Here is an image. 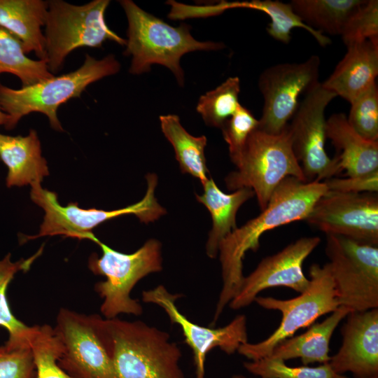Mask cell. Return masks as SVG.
I'll list each match as a JSON object with an SVG mask.
<instances>
[{
	"label": "cell",
	"mask_w": 378,
	"mask_h": 378,
	"mask_svg": "<svg viewBox=\"0 0 378 378\" xmlns=\"http://www.w3.org/2000/svg\"><path fill=\"white\" fill-rule=\"evenodd\" d=\"M328 190L324 182H306L288 176L277 186L258 216L237 227L220 242L218 254L223 285L212 326L241 286L246 253L258 249L260 238L267 231L305 220L317 200Z\"/></svg>",
	"instance_id": "cell-1"
},
{
	"label": "cell",
	"mask_w": 378,
	"mask_h": 378,
	"mask_svg": "<svg viewBox=\"0 0 378 378\" xmlns=\"http://www.w3.org/2000/svg\"><path fill=\"white\" fill-rule=\"evenodd\" d=\"M127 18L126 48L123 54L132 56L129 71L139 75L150 70L153 64L168 68L178 85H184L181 57L196 50H218L220 42L199 41L190 34V27L181 24L173 27L139 8L131 0L119 1Z\"/></svg>",
	"instance_id": "cell-2"
},
{
	"label": "cell",
	"mask_w": 378,
	"mask_h": 378,
	"mask_svg": "<svg viewBox=\"0 0 378 378\" xmlns=\"http://www.w3.org/2000/svg\"><path fill=\"white\" fill-rule=\"evenodd\" d=\"M116 378H185L181 351L169 335L140 321L104 318Z\"/></svg>",
	"instance_id": "cell-3"
},
{
	"label": "cell",
	"mask_w": 378,
	"mask_h": 378,
	"mask_svg": "<svg viewBox=\"0 0 378 378\" xmlns=\"http://www.w3.org/2000/svg\"><path fill=\"white\" fill-rule=\"evenodd\" d=\"M120 69V64L112 54L100 59L86 54L83 64L67 74L20 89L10 88L0 82V104L10 118L6 130L14 128L23 116L38 112L47 116L54 130L63 131L57 114L59 106L71 99L80 97L89 85L114 75Z\"/></svg>",
	"instance_id": "cell-4"
},
{
	"label": "cell",
	"mask_w": 378,
	"mask_h": 378,
	"mask_svg": "<svg viewBox=\"0 0 378 378\" xmlns=\"http://www.w3.org/2000/svg\"><path fill=\"white\" fill-rule=\"evenodd\" d=\"M88 239L97 244L102 251L100 257L92 254L88 267L94 274L106 277L94 286L103 299L100 311L104 318H113L120 314L141 315L142 306L130 297V293L142 278L162 270L161 243L150 239L135 252L124 253L111 248L93 234Z\"/></svg>",
	"instance_id": "cell-5"
},
{
	"label": "cell",
	"mask_w": 378,
	"mask_h": 378,
	"mask_svg": "<svg viewBox=\"0 0 378 378\" xmlns=\"http://www.w3.org/2000/svg\"><path fill=\"white\" fill-rule=\"evenodd\" d=\"M235 165L237 170L225 178L227 188L230 190L251 189L261 210L286 178L292 176L307 182L293 150L288 127L278 134L258 128L254 130Z\"/></svg>",
	"instance_id": "cell-6"
},
{
	"label": "cell",
	"mask_w": 378,
	"mask_h": 378,
	"mask_svg": "<svg viewBox=\"0 0 378 378\" xmlns=\"http://www.w3.org/2000/svg\"><path fill=\"white\" fill-rule=\"evenodd\" d=\"M109 4V0H93L82 6L62 0L48 1L43 33L45 60L52 74L59 71L66 56L75 49L101 48L106 41L125 46L126 40L106 23Z\"/></svg>",
	"instance_id": "cell-7"
},
{
	"label": "cell",
	"mask_w": 378,
	"mask_h": 378,
	"mask_svg": "<svg viewBox=\"0 0 378 378\" xmlns=\"http://www.w3.org/2000/svg\"><path fill=\"white\" fill-rule=\"evenodd\" d=\"M147 190L144 197L128 206L106 211L97 209H83L77 203L62 206L55 192L44 189L41 183L32 185L31 200L45 211L40 231L36 235L27 237V239L44 236L63 235L66 237L87 239L92 230L102 223L124 215L133 214L141 223L154 222L167 214L155 197L158 176L154 173L146 176Z\"/></svg>",
	"instance_id": "cell-8"
},
{
	"label": "cell",
	"mask_w": 378,
	"mask_h": 378,
	"mask_svg": "<svg viewBox=\"0 0 378 378\" xmlns=\"http://www.w3.org/2000/svg\"><path fill=\"white\" fill-rule=\"evenodd\" d=\"M309 285L296 298L279 300L272 297H256L261 307L281 312L279 327L267 339L255 344H241L237 352L251 360L270 356L282 341L293 337L300 328L309 327L320 316L334 312L340 305L335 283L328 263L313 264L309 268Z\"/></svg>",
	"instance_id": "cell-9"
},
{
	"label": "cell",
	"mask_w": 378,
	"mask_h": 378,
	"mask_svg": "<svg viewBox=\"0 0 378 378\" xmlns=\"http://www.w3.org/2000/svg\"><path fill=\"white\" fill-rule=\"evenodd\" d=\"M325 251L340 305L351 312L378 308V246L327 234Z\"/></svg>",
	"instance_id": "cell-10"
},
{
	"label": "cell",
	"mask_w": 378,
	"mask_h": 378,
	"mask_svg": "<svg viewBox=\"0 0 378 378\" xmlns=\"http://www.w3.org/2000/svg\"><path fill=\"white\" fill-rule=\"evenodd\" d=\"M53 329L63 346L58 363L69 374L75 378H116L104 318L61 308Z\"/></svg>",
	"instance_id": "cell-11"
},
{
	"label": "cell",
	"mask_w": 378,
	"mask_h": 378,
	"mask_svg": "<svg viewBox=\"0 0 378 378\" xmlns=\"http://www.w3.org/2000/svg\"><path fill=\"white\" fill-rule=\"evenodd\" d=\"M336 97L318 83L304 94L288 126L293 150L307 182H321L342 172L337 159L326 150L325 111Z\"/></svg>",
	"instance_id": "cell-12"
},
{
	"label": "cell",
	"mask_w": 378,
	"mask_h": 378,
	"mask_svg": "<svg viewBox=\"0 0 378 378\" xmlns=\"http://www.w3.org/2000/svg\"><path fill=\"white\" fill-rule=\"evenodd\" d=\"M321 59L313 55L299 63H280L265 69L258 78L264 104L258 129L272 134L284 131L295 115L299 98L319 82Z\"/></svg>",
	"instance_id": "cell-13"
},
{
	"label": "cell",
	"mask_w": 378,
	"mask_h": 378,
	"mask_svg": "<svg viewBox=\"0 0 378 378\" xmlns=\"http://www.w3.org/2000/svg\"><path fill=\"white\" fill-rule=\"evenodd\" d=\"M305 220L326 234L378 246V197L374 192L328 190Z\"/></svg>",
	"instance_id": "cell-14"
},
{
	"label": "cell",
	"mask_w": 378,
	"mask_h": 378,
	"mask_svg": "<svg viewBox=\"0 0 378 378\" xmlns=\"http://www.w3.org/2000/svg\"><path fill=\"white\" fill-rule=\"evenodd\" d=\"M180 297L181 295L169 293L163 285L142 292L144 302L158 305L172 323L180 326L185 342L192 351L195 378H205L206 357L211 349L218 347L230 355L248 342L246 318L238 315L224 327H204L190 321L179 312L176 300Z\"/></svg>",
	"instance_id": "cell-15"
},
{
	"label": "cell",
	"mask_w": 378,
	"mask_h": 378,
	"mask_svg": "<svg viewBox=\"0 0 378 378\" xmlns=\"http://www.w3.org/2000/svg\"><path fill=\"white\" fill-rule=\"evenodd\" d=\"M321 238L305 237L295 240L278 253L267 256L247 276L228 304L234 310L251 304L259 293L265 289L284 286L300 293L309 285L302 270L303 262L318 246Z\"/></svg>",
	"instance_id": "cell-16"
},
{
	"label": "cell",
	"mask_w": 378,
	"mask_h": 378,
	"mask_svg": "<svg viewBox=\"0 0 378 378\" xmlns=\"http://www.w3.org/2000/svg\"><path fill=\"white\" fill-rule=\"evenodd\" d=\"M341 333L342 343L328 363L335 374L351 372L356 378L378 377V308L351 312Z\"/></svg>",
	"instance_id": "cell-17"
},
{
	"label": "cell",
	"mask_w": 378,
	"mask_h": 378,
	"mask_svg": "<svg viewBox=\"0 0 378 378\" xmlns=\"http://www.w3.org/2000/svg\"><path fill=\"white\" fill-rule=\"evenodd\" d=\"M346 48L343 58L321 84L351 104L376 83L378 40H366Z\"/></svg>",
	"instance_id": "cell-18"
},
{
	"label": "cell",
	"mask_w": 378,
	"mask_h": 378,
	"mask_svg": "<svg viewBox=\"0 0 378 378\" xmlns=\"http://www.w3.org/2000/svg\"><path fill=\"white\" fill-rule=\"evenodd\" d=\"M326 135L338 152L335 157L346 176L378 171V141L360 136L349 124L344 113H334L326 120Z\"/></svg>",
	"instance_id": "cell-19"
},
{
	"label": "cell",
	"mask_w": 378,
	"mask_h": 378,
	"mask_svg": "<svg viewBox=\"0 0 378 378\" xmlns=\"http://www.w3.org/2000/svg\"><path fill=\"white\" fill-rule=\"evenodd\" d=\"M0 159L8 168V188L41 183L49 174L47 161L42 156L40 140L34 130L25 136L0 132Z\"/></svg>",
	"instance_id": "cell-20"
},
{
	"label": "cell",
	"mask_w": 378,
	"mask_h": 378,
	"mask_svg": "<svg viewBox=\"0 0 378 378\" xmlns=\"http://www.w3.org/2000/svg\"><path fill=\"white\" fill-rule=\"evenodd\" d=\"M48 1L42 0H0V28L16 38L27 54L34 52L38 59L46 57L42 31Z\"/></svg>",
	"instance_id": "cell-21"
},
{
	"label": "cell",
	"mask_w": 378,
	"mask_h": 378,
	"mask_svg": "<svg viewBox=\"0 0 378 378\" xmlns=\"http://www.w3.org/2000/svg\"><path fill=\"white\" fill-rule=\"evenodd\" d=\"M203 188L202 195L195 194V197L211 214L212 227L206 243V253L209 258H215L218 254L220 242L237 227L236 216L239 209L255 194L246 188H239L230 194L225 193L212 178H209Z\"/></svg>",
	"instance_id": "cell-22"
},
{
	"label": "cell",
	"mask_w": 378,
	"mask_h": 378,
	"mask_svg": "<svg viewBox=\"0 0 378 378\" xmlns=\"http://www.w3.org/2000/svg\"><path fill=\"white\" fill-rule=\"evenodd\" d=\"M350 312L340 306L322 322L311 325L309 329L298 336L279 343L270 356L283 360L299 358L304 366L313 363H328L329 344L334 330Z\"/></svg>",
	"instance_id": "cell-23"
},
{
	"label": "cell",
	"mask_w": 378,
	"mask_h": 378,
	"mask_svg": "<svg viewBox=\"0 0 378 378\" xmlns=\"http://www.w3.org/2000/svg\"><path fill=\"white\" fill-rule=\"evenodd\" d=\"M160 122L164 136L174 149L181 172L199 179L203 186L209 178L204 155L206 137L189 134L176 115H160Z\"/></svg>",
	"instance_id": "cell-24"
},
{
	"label": "cell",
	"mask_w": 378,
	"mask_h": 378,
	"mask_svg": "<svg viewBox=\"0 0 378 378\" xmlns=\"http://www.w3.org/2000/svg\"><path fill=\"white\" fill-rule=\"evenodd\" d=\"M365 0H292L295 13L311 28L330 35H341L350 15Z\"/></svg>",
	"instance_id": "cell-25"
},
{
	"label": "cell",
	"mask_w": 378,
	"mask_h": 378,
	"mask_svg": "<svg viewBox=\"0 0 378 378\" xmlns=\"http://www.w3.org/2000/svg\"><path fill=\"white\" fill-rule=\"evenodd\" d=\"M43 246L33 255L18 261L11 260L10 253L0 260V326L8 333L6 344L10 347H30V340L34 335L36 326H28L12 313L6 298V290L15 275L27 272L35 260L41 255Z\"/></svg>",
	"instance_id": "cell-26"
},
{
	"label": "cell",
	"mask_w": 378,
	"mask_h": 378,
	"mask_svg": "<svg viewBox=\"0 0 378 378\" xmlns=\"http://www.w3.org/2000/svg\"><path fill=\"white\" fill-rule=\"evenodd\" d=\"M238 6L266 13L271 20L267 27V32L279 42L288 43L291 40V31L294 28H301L307 31L322 47H326L332 42L329 37L306 24L289 3L277 0H253L238 1Z\"/></svg>",
	"instance_id": "cell-27"
},
{
	"label": "cell",
	"mask_w": 378,
	"mask_h": 378,
	"mask_svg": "<svg viewBox=\"0 0 378 378\" xmlns=\"http://www.w3.org/2000/svg\"><path fill=\"white\" fill-rule=\"evenodd\" d=\"M9 73L17 76L22 87L51 78L44 59H32L24 51L21 43L0 28V74Z\"/></svg>",
	"instance_id": "cell-28"
},
{
	"label": "cell",
	"mask_w": 378,
	"mask_h": 378,
	"mask_svg": "<svg viewBox=\"0 0 378 378\" xmlns=\"http://www.w3.org/2000/svg\"><path fill=\"white\" fill-rule=\"evenodd\" d=\"M239 92V78L237 76L230 77L217 88L200 97L197 111L206 125L221 128L240 105Z\"/></svg>",
	"instance_id": "cell-29"
},
{
	"label": "cell",
	"mask_w": 378,
	"mask_h": 378,
	"mask_svg": "<svg viewBox=\"0 0 378 378\" xmlns=\"http://www.w3.org/2000/svg\"><path fill=\"white\" fill-rule=\"evenodd\" d=\"M36 378H75L59 365L63 352L62 344L49 325L37 326L30 340Z\"/></svg>",
	"instance_id": "cell-30"
},
{
	"label": "cell",
	"mask_w": 378,
	"mask_h": 378,
	"mask_svg": "<svg viewBox=\"0 0 378 378\" xmlns=\"http://www.w3.org/2000/svg\"><path fill=\"white\" fill-rule=\"evenodd\" d=\"M244 367L260 378H333L335 374L328 363L317 367H290L272 356L244 362Z\"/></svg>",
	"instance_id": "cell-31"
},
{
	"label": "cell",
	"mask_w": 378,
	"mask_h": 378,
	"mask_svg": "<svg viewBox=\"0 0 378 378\" xmlns=\"http://www.w3.org/2000/svg\"><path fill=\"white\" fill-rule=\"evenodd\" d=\"M347 121L360 136L378 141V88L375 83L351 103Z\"/></svg>",
	"instance_id": "cell-32"
},
{
	"label": "cell",
	"mask_w": 378,
	"mask_h": 378,
	"mask_svg": "<svg viewBox=\"0 0 378 378\" xmlns=\"http://www.w3.org/2000/svg\"><path fill=\"white\" fill-rule=\"evenodd\" d=\"M340 36L346 46L378 40V1L365 0L350 15Z\"/></svg>",
	"instance_id": "cell-33"
},
{
	"label": "cell",
	"mask_w": 378,
	"mask_h": 378,
	"mask_svg": "<svg viewBox=\"0 0 378 378\" xmlns=\"http://www.w3.org/2000/svg\"><path fill=\"white\" fill-rule=\"evenodd\" d=\"M259 120L246 107L239 105L220 128L228 145L231 161L235 164L251 134L258 128Z\"/></svg>",
	"instance_id": "cell-34"
},
{
	"label": "cell",
	"mask_w": 378,
	"mask_h": 378,
	"mask_svg": "<svg viewBox=\"0 0 378 378\" xmlns=\"http://www.w3.org/2000/svg\"><path fill=\"white\" fill-rule=\"evenodd\" d=\"M31 347L0 346V378H34Z\"/></svg>",
	"instance_id": "cell-35"
},
{
	"label": "cell",
	"mask_w": 378,
	"mask_h": 378,
	"mask_svg": "<svg viewBox=\"0 0 378 378\" xmlns=\"http://www.w3.org/2000/svg\"><path fill=\"white\" fill-rule=\"evenodd\" d=\"M328 190L343 192H374L378 191V171L365 175L332 177L325 180Z\"/></svg>",
	"instance_id": "cell-36"
},
{
	"label": "cell",
	"mask_w": 378,
	"mask_h": 378,
	"mask_svg": "<svg viewBox=\"0 0 378 378\" xmlns=\"http://www.w3.org/2000/svg\"><path fill=\"white\" fill-rule=\"evenodd\" d=\"M10 120V116L2 110L0 104V125H4L6 129L9 125Z\"/></svg>",
	"instance_id": "cell-37"
},
{
	"label": "cell",
	"mask_w": 378,
	"mask_h": 378,
	"mask_svg": "<svg viewBox=\"0 0 378 378\" xmlns=\"http://www.w3.org/2000/svg\"><path fill=\"white\" fill-rule=\"evenodd\" d=\"M333 378H349V377H345L342 374H335ZM372 378H378V377H375Z\"/></svg>",
	"instance_id": "cell-38"
},
{
	"label": "cell",
	"mask_w": 378,
	"mask_h": 378,
	"mask_svg": "<svg viewBox=\"0 0 378 378\" xmlns=\"http://www.w3.org/2000/svg\"><path fill=\"white\" fill-rule=\"evenodd\" d=\"M231 378H248L241 374H234Z\"/></svg>",
	"instance_id": "cell-39"
}]
</instances>
